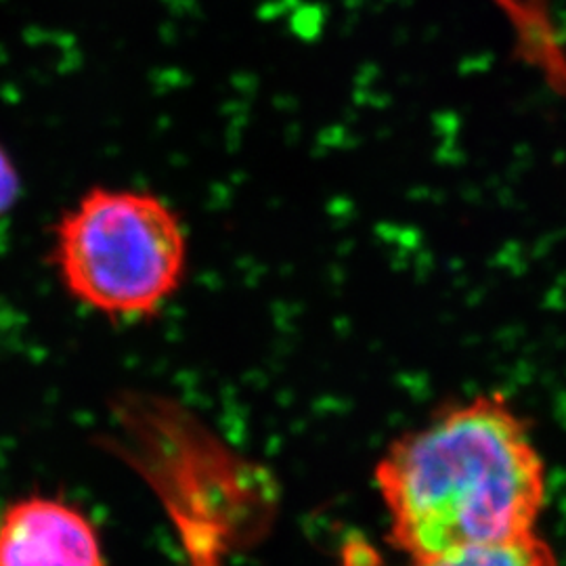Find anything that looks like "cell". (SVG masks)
Instances as JSON below:
<instances>
[{"label":"cell","instance_id":"2","mask_svg":"<svg viewBox=\"0 0 566 566\" xmlns=\"http://www.w3.org/2000/svg\"><path fill=\"white\" fill-rule=\"evenodd\" d=\"M53 263L67 294L116 322L156 315L187 273V233L160 196L93 187L55 224Z\"/></svg>","mask_w":566,"mask_h":566},{"label":"cell","instance_id":"1","mask_svg":"<svg viewBox=\"0 0 566 566\" xmlns=\"http://www.w3.org/2000/svg\"><path fill=\"white\" fill-rule=\"evenodd\" d=\"M390 539L413 560L535 533L546 465L502 395H479L405 432L376 465Z\"/></svg>","mask_w":566,"mask_h":566},{"label":"cell","instance_id":"4","mask_svg":"<svg viewBox=\"0 0 566 566\" xmlns=\"http://www.w3.org/2000/svg\"><path fill=\"white\" fill-rule=\"evenodd\" d=\"M411 566H556V558L546 542L537 533H531L502 544L426 556L413 560Z\"/></svg>","mask_w":566,"mask_h":566},{"label":"cell","instance_id":"5","mask_svg":"<svg viewBox=\"0 0 566 566\" xmlns=\"http://www.w3.org/2000/svg\"><path fill=\"white\" fill-rule=\"evenodd\" d=\"M20 191V179L18 172L13 168V164L9 160V156L4 154V149L0 147V214L15 202Z\"/></svg>","mask_w":566,"mask_h":566},{"label":"cell","instance_id":"3","mask_svg":"<svg viewBox=\"0 0 566 566\" xmlns=\"http://www.w3.org/2000/svg\"><path fill=\"white\" fill-rule=\"evenodd\" d=\"M0 566H107L93 523L60 500L25 497L0 518Z\"/></svg>","mask_w":566,"mask_h":566}]
</instances>
